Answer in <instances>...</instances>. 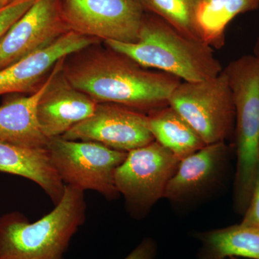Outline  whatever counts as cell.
<instances>
[{
    "label": "cell",
    "mask_w": 259,
    "mask_h": 259,
    "mask_svg": "<svg viewBox=\"0 0 259 259\" xmlns=\"http://www.w3.org/2000/svg\"><path fill=\"white\" fill-rule=\"evenodd\" d=\"M72 141H94L129 152L154 141L147 115L112 103H98L93 115L61 136Z\"/></svg>",
    "instance_id": "9"
},
{
    "label": "cell",
    "mask_w": 259,
    "mask_h": 259,
    "mask_svg": "<svg viewBox=\"0 0 259 259\" xmlns=\"http://www.w3.org/2000/svg\"><path fill=\"white\" fill-rule=\"evenodd\" d=\"M255 1L259 5V0H255Z\"/></svg>",
    "instance_id": "27"
},
{
    "label": "cell",
    "mask_w": 259,
    "mask_h": 259,
    "mask_svg": "<svg viewBox=\"0 0 259 259\" xmlns=\"http://www.w3.org/2000/svg\"><path fill=\"white\" fill-rule=\"evenodd\" d=\"M150 132L180 161L206 146L195 131L169 105L147 115Z\"/></svg>",
    "instance_id": "17"
},
{
    "label": "cell",
    "mask_w": 259,
    "mask_h": 259,
    "mask_svg": "<svg viewBox=\"0 0 259 259\" xmlns=\"http://www.w3.org/2000/svg\"><path fill=\"white\" fill-rule=\"evenodd\" d=\"M230 259H238V258H236V257H231V258H229Z\"/></svg>",
    "instance_id": "26"
},
{
    "label": "cell",
    "mask_w": 259,
    "mask_h": 259,
    "mask_svg": "<svg viewBox=\"0 0 259 259\" xmlns=\"http://www.w3.org/2000/svg\"><path fill=\"white\" fill-rule=\"evenodd\" d=\"M253 55L259 60V37L255 44L254 49H253Z\"/></svg>",
    "instance_id": "23"
},
{
    "label": "cell",
    "mask_w": 259,
    "mask_h": 259,
    "mask_svg": "<svg viewBox=\"0 0 259 259\" xmlns=\"http://www.w3.org/2000/svg\"><path fill=\"white\" fill-rule=\"evenodd\" d=\"M9 5V0H0V8H4Z\"/></svg>",
    "instance_id": "24"
},
{
    "label": "cell",
    "mask_w": 259,
    "mask_h": 259,
    "mask_svg": "<svg viewBox=\"0 0 259 259\" xmlns=\"http://www.w3.org/2000/svg\"><path fill=\"white\" fill-rule=\"evenodd\" d=\"M18 1V0H9V5L11 3H15V2Z\"/></svg>",
    "instance_id": "25"
},
{
    "label": "cell",
    "mask_w": 259,
    "mask_h": 259,
    "mask_svg": "<svg viewBox=\"0 0 259 259\" xmlns=\"http://www.w3.org/2000/svg\"><path fill=\"white\" fill-rule=\"evenodd\" d=\"M51 161L65 185L84 192L93 190L108 200L120 196L115 184L116 169L127 152L94 141H72L61 137L49 140Z\"/></svg>",
    "instance_id": "6"
},
{
    "label": "cell",
    "mask_w": 259,
    "mask_h": 259,
    "mask_svg": "<svg viewBox=\"0 0 259 259\" xmlns=\"http://www.w3.org/2000/svg\"><path fill=\"white\" fill-rule=\"evenodd\" d=\"M223 71L231 88L236 123L237 164L233 199L237 212L244 214L259 168V60L245 55Z\"/></svg>",
    "instance_id": "4"
},
{
    "label": "cell",
    "mask_w": 259,
    "mask_h": 259,
    "mask_svg": "<svg viewBox=\"0 0 259 259\" xmlns=\"http://www.w3.org/2000/svg\"><path fill=\"white\" fill-rule=\"evenodd\" d=\"M69 31L60 0H36L0 40V70L46 49Z\"/></svg>",
    "instance_id": "10"
},
{
    "label": "cell",
    "mask_w": 259,
    "mask_h": 259,
    "mask_svg": "<svg viewBox=\"0 0 259 259\" xmlns=\"http://www.w3.org/2000/svg\"><path fill=\"white\" fill-rule=\"evenodd\" d=\"M98 42L94 37L68 32L46 49L0 70V96L35 93L61 59Z\"/></svg>",
    "instance_id": "13"
},
{
    "label": "cell",
    "mask_w": 259,
    "mask_h": 259,
    "mask_svg": "<svg viewBox=\"0 0 259 259\" xmlns=\"http://www.w3.org/2000/svg\"><path fill=\"white\" fill-rule=\"evenodd\" d=\"M158 245L152 238H145L124 259H155Z\"/></svg>",
    "instance_id": "22"
},
{
    "label": "cell",
    "mask_w": 259,
    "mask_h": 259,
    "mask_svg": "<svg viewBox=\"0 0 259 259\" xmlns=\"http://www.w3.org/2000/svg\"><path fill=\"white\" fill-rule=\"evenodd\" d=\"M36 0H18L0 8V40L7 31L29 10Z\"/></svg>",
    "instance_id": "20"
},
{
    "label": "cell",
    "mask_w": 259,
    "mask_h": 259,
    "mask_svg": "<svg viewBox=\"0 0 259 259\" xmlns=\"http://www.w3.org/2000/svg\"><path fill=\"white\" fill-rule=\"evenodd\" d=\"M229 148L225 142L208 144L180 161L164 198L185 205L200 200L221 185L229 164Z\"/></svg>",
    "instance_id": "11"
},
{
    "label": "cell",
    "mask_w": 259,
    "mask_h": 259,
    "mask_svg": "<svg viewBox=\"0 0 259 259\" xmlns=\"http://www.w3.org/2000/svg\"><path fill=\"white\" fill-rule=\"evenodd\" d=\"M84 192L65 186L59 203L30 223L23 213L0 217V259H65L70 243L86 221Z\"/></svg>",
    "instance_id": "3"
},
{
    "label": "cell",
    "mask_w": 259,
    "mask_h": 259,
    "mask_svg": "<svg viewBox=\"0 0 259 259\" xmlns=\"http://www.w3.org/2000/svg\"><path fill=\"white\" fill-rule=\"evenodd\" d=\"M99 44V42H98ZM97 44L65 58L62 71L70 83L97 103H112L151 113L168 106L182 80L138 64Z\"/></svg>",
    "instance_id": "1"
},
{
    "label": "cell",
    "mask_w": 259,
    "mask_h": 259,
    "mask_svg": "<svg viewBox=\"0 0 259 259\" xmlns=\"http://www.w3.org/2000/svg\"><path fill=\"white\" fill-rule=\"evenodd\" d=\"M64 59L51 71L47 88L37 103L39 126L49 140L61 137L76 124L88 118L98 104L66 79L62 71Z\"/></svg>",
    "instance_id": "12"
},
{
    "label": "cell",
    "mask_w": 259,
    "mask_h": 259,
    "mask_svg": "<svg viewBox=\"0 0 259 259\" xmlns=\"http://www.w3.org/2000/svg\"><path fill=\"white\" fill-rule=\"evenodd\" d=\"M145 10L166 20L179 31L199 38L195 17L200 0H140Z\"/></svg>",
    "instance_id": "19"
},
{
    "label": "cell",
    "mask_w": 259,
    "mask_h": 259,
    "mask_svg": "<svg viewBox=\"0 0 259 259\" xmlns=\"http://www.w3.org/2000/svg\"><path fill=\"white\" fill-rule=\"evenodd\" d=\"M241 223L249 226L259 227V168L255 177L249 203L243 214Z\"/></svg>",
    "instance_id": "21"
},
{
    "label": "cell",
    "mask_w": 259,
    "mask_h": 259,
    "mask_svg": "<svg viewBox=\"0 0 259 259\" xmlns=\"http://www.w3.org/2000/svg\"><path fill=\"white\" fill-rule=\"evenodd\" d=\"M206 145L226 142L235 131L236 113L224 71L202 81H182L168 100Z\"/></svg>",
    "instance_id": "5"
},
{
    "label": "cell",
    "mask_w": 259,
    "mask_h": 259,
    "mask_svg": "<svg viewBox=\"0 0 259 259\" xmlns=\"http://www.w3.org/2000/svg\"><path fill=\"white\" fill-rule=\"evenodd\" d=\"M70 31L97 40L135 42L146 10L140 0H60Z\"/></svg>",
    "instance_id": "8"
},
{
    "label": "cell",
    "mask_w": 259,
    "mask_h": 259,
    "mask_svg": "<svg viewBox=\"0 0 259 259\" xmlns=\"http://www.w3.org/2000/svg\"><path fill=\"white\" fill-rule=\"evenodd\" d=\"M258 7L255 0H200L195 17L199 38L210 47L221 49L228 24L238 15Z\"/></svg>",
    "instance_id": "18"
},
{
    "label": "cell",
    "mask_w": 259,
    "mask_h": 259,
    "mask_svg": "<svg viewBox=\"0 0 259 259\" xmlns=\"http://www.w3.org/2000/svg\"><path fill=\"white\" fill-rule=\"evenodd\" d=\"M49 77L50 75L40 88L29 96L7 99L3 102L0 106V139L21 147L47 148L49 139L39 126L37 106Z\"/></svg>",
    "instance_id": "15"
},
{
    "label": "cell",
    "mask_w": 259,
    "mask_h": 259,
    "mask_svg": "<svg viewBox=\"0 0 259 259\" xmlns=\"http://www.w3.org/2000/svg\"><path fill=\"white\" fill-rule=\"evenodd\" d=\"M194 236L201 243L197 259H259V227L241 223L219 229L197 232Z\"/></svg>",
    "instance_id": "16"
},
{
    "label": "cell",
    "mask_w": 259,
    "mask_h": 259,
    "mask_svg": "<svg viewBox=\"0 0 259 259\" xmlns=\"http://www.w3.org/2000/svg\"><path fill=\"white\" fill-rule=\"evenodd\" d=\"M0 171L17 175L37 184L56 205L65 185L51 161L47 148H28L0 139Z\"/></svg>",
    "instance_id": "14"
},
{
    "label": "cell",
    "mask_w": 259,
    "mask_h": 259,
    "mask_svg": "<svg viewBox=\"0 0 259 259\" xmlns=\"http://www.w3.org/2000/svg\"><path fill=\"white\" fill-rule=\"evenodd\" d=\"M180 161L157 141L127 152L115 173L116 188L131 217L144 218L159 199Z\"/></svg>",
    "instance_id": "7"
},
{
    "label": "cell",
    "mask_w": 259,
    "mask_h": 259,
    "mask_svg": "<svg viewBox=\"0 0 259 259\" xmlns=\"http://www.w3.org/2000/svg\"><path fill=\"white\" fill-rule=\"evenodd\" d=\"M104 42L145 68L172 75L183 81H205L218 76L223 69L212 47L187 36L147 11L138 41Z\"/></svg>",
    "instance_id": "2"
}]
</instances>
